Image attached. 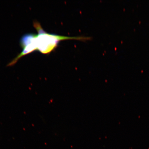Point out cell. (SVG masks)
Segmentation results:
<instances>
[{
  "label": "cell",
  "mask_w": 149,
  "mask_h": 149,
  "mask_svg": "<svg viewBox=\"0 0 149 149\" xmlns=\"http://www.w3.org/2000/svg\"><path fill=\"white\" fill-rule=\"evenodd\" d=\"M33 26L38 33L35 39L37 50L43 54L51 53L57 47L61 40L73 39L86 40L89 39L88 37H69L48 33L44 31L40 23L36 21L33 22Z\"/></svg>",
  "instance_id": "cell-1"
},
{
  "label": "cell",
  "mask_w": 149,
  "mask_h": 149,
  "mask_svg": "<svg viewBox=\"0 0 149 149\" xmlns=\"http://www.w3.org/2000/svg\"><path fill=\"white\" fill-rule=\"evenodd\" d=\"M36 35L33 33L26 34L22 37L20 44L23 51L15 58L9 63L8 66H12L15 64L18 61L24 56L29 54L37 50L36 41Z\"/></svg>",
  "instance_id": "cell-2"
}]
</instances>
